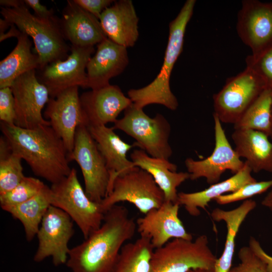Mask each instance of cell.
Returning <instances> with one entry per match:
<instances>
[{
	"mask_svg": "<svg viewBox=\"0 0 272 272\" xmlns=\"http://www.w3.org/2000/svg\"><path fill=\"white\" fill-rule=\"evenodd\" d=\"M136 229L128 209L114 205L106 212L99 228L70 249L65 265L71 272H111L124 243L132 238Z\"/></svg>",
	"mask_w": 272,
	"mask_h": 272,
	"instance_id": "obj_1",
	"label": "cell"
},
{
	"mask_svg": "<svg viewBox=\"0 0 272 272\" xmlns=\"http://www.w3.org/2000/svg\"><path fill=\"white\" fill-rule=\"evenodd\" d=\"M1 130L12 150L27 162L35 175L53 184L71 173L68 152L50 126L24 128L1 122Z\"/></svg>",
	"mask_w": 272,
	"mask_h": 272,
	"instance_id": "obj_2",
	"label": "cell"
},
{
	"mask_svg": "<svg viewBox=\"0 0 272 272\" xmlns=\"http://www.w3.org/2000/svg\"><path fill=\"white\" fill-rule=\"evenodd\" d=\"M195 3V0L186 1L176 17L170 23L163 64L155 79L144 87L128 91V97L135 106L144 108L147 105L156 104L171 110L178 108L177 99L170 89V76L182 51L186 28L192 16Z\"/></svg>",
	"mask_w": 272,
	"mask_h": 272,
	"instance_id": "obj_3",
	"label": "cell"
},
{
	"mask_svg": "<svg viewBox=\"0 0 272 272\" xmlns=\"http://www.w3.org/2000/svg\"><path fill=\"white\" fill-rule=\"evenodd\" d=\"M1 14L4 19L32 38L39 59L38 70L67 57L71 47L62 34L58 18L54 20L39 18L30 12L25 2L16 8L1 7Z\"/></svg>",
	"mask_w": 272,
	"mask_h": 272,
	"instance_id": "obj_4",
	"label": "cell"
},
{
	"mask_svg": "<svg viewBox=\"0 0 272 272\" xmlns=\"http://www.w3.org/2000/svg\"><path fill=\"white\" fill-rule=\"evenodd\" d=\"M124 111L123 117L117 119L112 128L133 138L136 147L149 156L169 160L173 153L169 143L171 128L165 117L158 113L151 118L133 103Z\"/></svg>",
	"mask_w": 272,
	"mask_h": 272,
	"instance_id": "obj_5",
	"label": "cell"
},
{
	"mask_svg": "<svg viewBox=\"0 0 272 272\" xmlns=\"http://www.w3.org/2000/svg\"><path fill=\"white\" fill-rule=\"evenodd\" d=\"M217 259L207 235H200L194 241L175 238L154 250L149 272H188L195 269L214 272Z\"/></svg>",
	"mask_w": 272,
	"mask_h": 272,
	"instance_id": "obj_6",
	"label": "cell"
},
{
	"mask_svg": "<svg viewBox=\"0 0 272 272\" xmlns=\"http://www.w3.org/2000/svg\"><path fill=\"white\" fill-rule=\"evenodd\" d=\"M50 187L51 205L65 212L80 228L84 239L101 225L105 212L100 203L86 194L72 168L70 174Z\"/></svg>",
	"mask_w": 272,
	"mask_h": 272,
	"instance_id": "obj_7",
	"label": "cell"
},
{
	"mask_svg": "<svg viewBox=\"0 0 272 272\" xmlns=\"http://www.w3.org/2000/svg\"><path fill=\"white\" fill-rule=\"evenodd\" d=\"M266 88L262 78L246 67L229 78L222 89L213 95V115L221 123L235 124Z\"/></svg>",
	"mask_w": 272,
	"mask_h": 272,
	"instance_id": "obj_8",
	"label": "cell"
},
{
	"mask_svg": "<svg viewBox=\"0 0 272 272\" xmlns=\"http://www.w3.org/2000/svg\"><path fill=\"white\" fill-rule=\"evenodd\" d=\"M67 158L69 162L75 161L79 165L87 196L92 201L101 203L108 193L110 175L105 160L87 126L77 128L73 149Z\"/></svg>",
	"mask_w": 272,
	"mask_h": 272,
	"instance_id": "obj_9",
	"label": "cell"
},
{
	"mask_svg": "<svg viewBox=\"0 0 272 272\" xmlns=\"http://www.w3.org/2000/svg\"><path fill=\"white\" fill-rule=\"evenodd\" d=\"M164 201V192L152 176L137 167L115 178L111 191L100 204L106 213L117 203L127 201L145 215L152 209L161 207Z\"/></svg>",
	"mask_w": 272,
	"mask_h": 272,
	"instance_id": "obj_10",
	"label": "cell"
},
{
	"mask_svg": "<svg viewBox=\"0 0 272 272\" xmlns=\"http://www.w3.org/2000/svg\"><path fill=\"white\" fill-rule=\"evenodd\" d=\"M73 222L61 209L52 205L48 208L36 235L38 242L35 262L51 257L54 266L65 264L70 250L68 244L74 234Z\"/></svg>",
	"mask_w": 272,
	"mask_h": 272,
	"instance_id": "obj_11",
	"label": "cell"
},
{
	"mask_svg": "<svg viewBox=\"0 0 272 272\" xmlns=\"http://www.w3.org/2000/svg\"><path fill=\"white\" fill-rule=\"evenodd\" d=\"M70 51L66 59L53 61L36 72L38 79L47 87L51 98L70 88H87V65L95 53L94 47L71 45Z\"/></svg>",
	"mask_w": 272,
	"mask_h": 272,
	"instance_id": "obj_12",
	"label": "cell"
},
{
	"mask_svg": "<svg viewBox=\"0 0 272 272\" xmlns=\"http://www.w3.org/2000/svg\"><path fill=\"white\" fill-rule=\"evenodd\" d=\"M237 34L257 59L272 47V2L244 0L237 15Z\"/></svg>",
	"mask_w": 272,
	"mask_h": 272,
	"instance_id": "obj_13",
	"label": "cell"
},
{
	"mask_svg": "<svg viewBox=\"0 0 272 272\" xmlns=\"http://www.w3.org/2000/svg\"><path fill=\"white\" fill-rule=\"evenodd\" d=\"M213 117L215 144L212 154L203 160H195L188 158L184 161L190 180L205 178L211 185L219 182L226 170L235 174L245 164L229 142L219 118L214 115Z\"/></svg>",
	"mask_w": 272,
	"mask_h": 272,
	"instance_id": "obj_14",
	"label": "cell"
},
{
	"mask_svg": "<svg viewBox=\"0 0 272 272\" xmlns=\"http://www.w3.org/2000/svg\"><path fill=\"white\" fill-rule=\"evenodd\" d=\"M10 87L15 101V125L24 128L50 126L42 114V109L50 98L49 91L38 79L36 70L17 78Z\"/></svg>",
	"mask_w": 272,
	"mask_h": 272,
	"instance_id": "obj_15",
	"label": "cell"
},
{
	"mask_svg": "<svg viewBox=\"0 0 272 272\" xmlns=\"http://www.w3.org/2000/svg\"><path fill=\"white\" fill-rule=\"evenodd\" d=\"M44 117L61 138L68 153H70L73 149L77 128L88 125L82 107L79 87L68 88L55 97H50Z\"/></svg>",
	"mask_w": 272,
	"mask_h": 272,
	"instance_id": "obj_16",
	"label": "cell"
},
{
	"mask_svg": "<svg viewBox=\"0 0 272 272\" xmlns=\"http://www.w3.org/2000/svg\"><path fill=\"white\" fill-rule=\"evenodd\" d=\"M180 205L164 201L158 208L153 209L136 221L140 236L150 239L154 249L162 247L172 238L193 239L178 217Z\"/></svg>",
	"mask_w": 272,
	"mask_h": 272,
	"instance_id": "obj_17",
	"label": "cell"
},
{
	"mask_svg": "<svg viewBox=\"0 0 272 272\" xmlns=\"http://www.w3.org/2000/svg\"><path fill=\"white\" fill-rule=\"evenodd\" d=\"M80 98L88 126L114 123L119 114L132 103L119 87L110 84L85 92Z\"/></svg>",
	"mask_w": 272,
	"mask_h": 272,
	"instance_id": "obj_18",
	"label": "cell"
},
{
	"mask_svg": "<svg viewBox=\"0 0 272 272\" xmlns=\"http://www.w3.org/2000/svg\"><path fill=\"white\" fill-rule=\"evenodd\" d=\"M59 24L64 39L73 46H94L107 38L99 20L74 0L67 1Z\"/></svg>",
	"mask_w": 272,
	"mask_h": 272,
	"instance_id": "obj_19",
	"label": "cell"
},
{
	"mask_svg": "<svg viewBox=\"0 0 272 272\" xmlns=\"http://www.w3.org/2000/svg\"><path fill=\"white\" fill-rule=\"evenodd\" d=\"M128 62L127 48L105 39L97 44L87 64V88L96 89L110 85V80L121 74Z\"/></svg>",
	"mask_w": 272,
	"mask_h": 272,
	"instance_id": "obj_20",
	"label": "cell"
},
{
	"mask_svg": "<svg viewBox=\"0 0 272 272\" xmlns=\"http://www.w3.org/2000/svg\"><path fill=\"white\" fill-rule=\"evenodd\" d=\"M99 20L107 38L127 48L134 45L139 36V18L131 1H114Z\"/></svg>",
	"mask_w": 272,
	"mask_h": 272,
	"instance_id": "obj_21",
	"label": "cell"
},
{
	"mask_svg": "<svg viewBox=\"0 0 272 272\" xmlns=\"http://www.w3.org/2000/svg\"><path fill=\"white\" fill-rule=\"evenodd\" d=\"M88 128L105 160L109 173L108 194L111 191L114 181L118 176L137 167L127 158V152L136 146L134 143L130 145L124 142L112 127L101 125L89 126Z\"/></svg>",
	"mask_w": 272,
	"mask_h": 272,
	"instance_id": "obj_22",
	"label": "cell"
},
{
	"mask_svg": "<svg viewBox=\"0 0 272 272\" xmlns=\"http://www.w3.org/2000/svg\"><path fill=\"white\" fill-rule=\"evenodd\" d=\"M134 165L149 173L163 191L165 201L177 202V188L189 179L188 172H177V166L169 160L149 156L141 149L133 151L130 155Z\"/></svg>",
	"mask_w": 272,
	"mask_h": 272,
	"instance_id": "obj_23",
	"label": "cell"
},
{
	"mask_svg": "<svg viewBox=\"0 0 272 272\" xmlns=\"http://www.w3.org/2000/svg\"><path fill=\"white\" fill-rule=\"evenodd\" d=\"M264 133L252 129H234L231 134L236 153L254 173H272V143Z\"/></svg>",
	"mask_w": 272,
	"mask_h": 272,
	"instance_id": "obj_24",
	"label": "cell"
},
{
	"mask_svg": "<svg viewBox=\"0 0 272 272\" xmlns=\"http://www.w3.org/2000/svg\"><path fill=\"white\" fill-rule=\"evenodd\" d=\"M252 170L245 162L243 168L232 177L199 191L178 193L177 202L184 207L191 216L196 217L200 214L199 209L206 210L209 203L226 193L233 192L246 184L256 181L251 175Z\"/></svg>",
	"mask_w": 272,
	"mask_h": 272,
	"instance_id": "obj_25",
	"label": "cell"
},
{
	"mask_svg": "<svg viewBox=\"0 0 272 272\" xmlns=\"http://www.w3.org/2000/svg\"><path fill=\"white\" fill-rule=\"evenodd\" d=\"M256 207V202L252 199H246L238 207L226 211L220 208L214 209L211 216L217 222L223 221L227 227V236L223 252L217 259L214 272H229L232 267V262L235 246V238L247 215Z\"/></svg>",
	"mask_w": 272,
	"mask_h": 272,
	"instance_id": "obj_26",
	"label": "cell"
},
{
	"mask_svg": "<svg viewBox=\"0 0 272 272\" xmlns=\"http://www.w3.org/2000/svg\"><path fill=\"white\" fill-rule=\"evenodd\" d=\"M17 38L14 49L0 62V89L10 87L17 78L39 67V56L32 52L29 36L21 32Z\"/></svg>",
	"mask_w": 272,
	"mask_h": 272,
	"instance_id": "obj_27",
	"label": "cell"
},
{
	"mask_svg": "<svg viewBox=\"0 0 272 272\" xmlns=\"http://www.w3.org/2000/svg\"><path fill=\"white\" fill-rule=\"evenodd\" d=\"M50 206V187L45 185L39 192L27 201L1 208L20 221L27 240L31 241L36 236L42 219Z\"/></svg>",
	"mask_w": 272,
	"mask_h": 272,
	"instance_id": "obj_28",
	"label": "cell"
},
{
	"mask_svg": "<svg viewBox=\"0 0 272 272\" xmlns=\"http://www.w3.org/2000/svg\"><path fill=\"white\" fill-rule=\"evenodd\" d=\"M154 250L150 239L143 236L124 244L111 272H149Z\"/></svg>",
	"mask_w": 272,
	"mask_h": 272,
	"instance_id": "obj_29",
	"label": "cell"
},
{
	"mask_svg": "<svg viewBox=\"0 0 272 272\" xmlns=\"http://www.w3.org/2000/svg\"><path fill=\"white\" fill-rule=\"evenodd\" d=\"M272 89H265L234 124V129L259 131L269 137L271 131Z\"/></svg>",
	"mask_w": 272,
	"mask_h": 272,
	"instance_id": "obj_30",
	"label": "cell"
},
{
	"mask_svg": "<svg viewBox=\"0 0 272 272\" xmlns=\"http://www.w3.org/2000/svg\"><path fill=\"white\" fill-rule=\"evenodd\" d=\"M22 159L10 148L3 136L0 138V194L14 188L25 176Z\"/></svg>",
	"mask_w": 272,
	"mask_h": 272,
	"instance_id": "obj_31",
	"label": "cell"
},
{
	"mask_svg": "<svg viewBox=\"0 0 272 272\" xmlns=\"http://www.w3.org/2000/svg\"><path fill=\"white\" fill-rule=\"evenodd\" d=\"M45 185L36 178L25 176L14 188L0 194L1 207L13 206L26 201L39 192Z\"/></svg>",
	"mask_w": 272,
	"mask_h": 272,
	"instance_id": "obj_32",
	"label": "cell"
},
{
	"mask_svg": "<svg viewBox=\"0 0 272 272\" xmlns=\"http://www.w3.org/2000/svg\"><path fill=\"white\" fill-rule=\"evenodd\" d=\"M272 187V179L250 183L237 190L218 196L215 199L216 202L223 205L242 200H246L253 196L261 194Z\"/></svg>",
	"mask_w": 272,
	"mask_h": 272,
	"instance_id": "obj_33",
	"label": "cell"
},
{
	"mask_svg": "<svg viewBox=\"0 0 272 272\" xmlns=\"http://www.w3.org/2000/svg\"><path fill=\"white\" fill-rule=\"evenodd\" d=\"M238 257L240 262L229 272H268L265 263L249 246L240 249Z\"/></svg>",
	"mask_w": 272,
	"mask_h": 272,
	"instance_id": "obj_34",
	"label": "cell"
},
{
	"mask_svg": "<svg viewBox=\"0 0 272 272\" xmlns=\"http://www.w3.org/2000/svg\"><path fill=\"white\" fill-rule=\"evenodd\" d=\"M245 61L246 67L256 73L267 87L272 89V47L257 59L247 56Z\"/></svg>",
	"mask_w": 272,
	"mask_h": 272,
	"instance_id": "obj_35",
	"label": "cell"
},
{
	"mask_svg": "<svg viewBox=\"0 0 272 272\" xmlns=\"http://www.w3.org/2000/svg\"><path fill=\"white\" fill-rule=\"evenodd\" d=\"M16 118L14 98L11 87L0 89V120L15 124Z\"/></svg>",
	"mask_w": 272,
	"mask_h": 272,
	"instance_id": "obj_36",
	"label": "cell"
},
{
	"mask_svg": "<svg viewBox=\"0 0 272 272\" xmlns=\"http://www.w3.org/2000/svg\"><path fill=\"white\" fill-rule=\"evenodd\" d=\"M85 10L99 19L102 13L111 6L115 1L112 0H74Z\"/></svg>",
	"mask_w": 272,
	"mask_h": 272,
	"instance_id": "obj_37",
	"label": "cell"
},
{
	"mask_svg": "<svg viewBox=\"0 0 272 272\" xmlns=\"http://www.w3.org/2000/svg\"><path fill=\"white\" fill-rule=\"evenodd\" d=\"M27 7L31 8L36 17L46 20H54L57 18L52 9H48L47 7L40 4L39 0H24Z\"/></svg>",
	"mask_w": 272,
	"mask_h": 272,
	"instance_id": "obj_38",
	"label": "cell"
},
{
	"mask_svg": "<svg viewBox=\"0 0 272 272\" xmlns=\"http://www.w3.org/2000/svg\"><path fill=\"white\" fill-rule=\"evenodd\" d=\"M254 252L265 263L268 272H272V256L266 253L259 242L253 237L249 240V245Z\"/></svg>",
	"mask_w": 272,
	"mask_h": 272,
	"instance_id": "obj_39",
	"label": "cell"
},
{
	"mask_svg": "<svg viewBox=\"0 0 272 272\" xmlns=\"http://www.w3.org/2000/svg\"><path fill=\"white\" fill-rule=\"evenodd\" d=\"M21 31L18 29L16 26L13 24L11 26L10 29L6 33L0 35V42L4 41V40L11 38L12 37H15L17 38L21 34Z\"/></svg>",
	"mask_w": 272,
	"mask_h": 272,
	"instance_id": "obj_40",
	"label": "cell"
},
{
	"mask_svg": "<svg viewBox=\"0 0 272 272\" xmlns=\"http://www.w3.org/2000/svg\"><path fill=\"white\" fill-rule=\"evenodd\" d=\"M24 4L22 0H1L0 5L2 7L7 8H16Z\"/></svg>",
	"mask_w": 272,
	"mask_h": 272,
	"instance_id": "obj_41",
	"label": "cell"
},
{
	"mask_svg": "<svg viewBox=\"0 0 272 272\" xmlns=\"http://www.w3.org/2000/svg\"><path fill=\"white\" fill-rule=\"evenodd\" d=\"M261 205L272 212V187L269 192L262 199Z\"/></svg>",
	"mask_w": 272,
	"mask_h": 272,
	"instance_id": "obj_42",
	"label": "cell"
},
{
	"mask_svg": "<svg viewBox=\"0 0 272 272\" xmlns=\"http://www.w3.org/2000/svg\"><path fill=\"white\" fill-rule=\"evenodd\" d=\"M12 25L11 23L5 19H0V35L5 33V31Z\"/></svg>",
	"mask_w": 272,
	"mask_h": 272,
	"instance_id": "obj_43",
	"label": "cell"
},
{
	"mask_svg": "<svg viewBox=\"0 0 272 272\" xmlns=\"http://www.w3.org/2000/svg\"><path fill=\"white\" fill-rule=\"evenodd\" d=\"M188 272H213V271L205 270V269H191Z\"/></svg>",
	"mask_w": 272,
	"mask_h": 272,
	"instance_id": "obj_44",
	"label": "cell"
},
{
	"mask_svg": "<svg viewBox=\"0 0 272 272\" xmlns=\"http://www.w3.org/2000/svg\"><path fill=\"white\" fill-rule=\"evenodd\" d=\"M269 137H270L272 140V107H271V131H270V133Z\"/></svg>",
	"mask_w": 272,
	"mask_h": 272,
	"instance_id": "obj_45",
	"label": "cell"
}]
</instances>
